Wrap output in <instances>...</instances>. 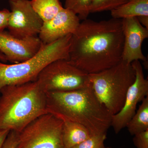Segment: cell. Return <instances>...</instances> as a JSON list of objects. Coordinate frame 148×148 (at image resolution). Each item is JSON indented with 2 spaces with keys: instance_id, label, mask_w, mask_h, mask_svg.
Here are the masks:
<instances>
[{
  "instance_id": "cell-1",
  "label": "cell",
  "mask_w": 148,
  "mask_h": 148,
  "mask_svg": "<svg viewBox=\"0 0 148 148\" xmlns=\"http://www.w3.org/2000/svg\"><path fill=\"white\" fill-rule=\"evenodd\" d=\"M123 44L121 19L87 18L72 34L68 61L86 73H96L121 61Z\"/></svg>"
},
{
  "instance_id": "cell-2",
  "label": "cell",
  "mask_w": 148,
  "mask_h": 148,
  "mask_svg": "<svg viewBox=\"0 0 148 148\" xmlns=\"http://www.w3.org/2000/svg\"><path fill=\"white\" fill-rule=\"evenodd\" d=\"M47 112L62 120L78 123L91 135L107 134L112 115L98 100L91 85L67 91L46 92Z\"/></svg>"
},
{
  "instance_id": "cell-3",
  "label": "cell",
  "mask_w": 148,
  "mask_h": 148,
  "mask_svg": "<svg viewBox=\"0 0 148 148\" xmlns=\"http://www.w3.org/2000/svg\"><path fill=\"white\" fill-rule=\"evenodd\" d=\"M47 113L46 93L37 81L6 86L0 90V130L19 132Z\"/></svg>"
},
{
  "instance_id": "cell-4",
  "label": "cell",
  "mask_w": 148,
  "mask_h": 148,
  "mask_svg": "<svg viewBox=\"0 0 148 148\" xmlns=\"http://www.w3.org/2000/svg\"><path fill=\"white\" fill-rule=\"evenodd\" d=\"M72 34L49 44H43L34 56L27 61L11 64L0 61V90L10 85L36 81L40 73L48 64L60 59L69 60Z\"/></svg>"
},
{
  "instance_id": "cell-5",
  "label": "cell",
  "mask_w": 148,
  "mask_h": 148,
  "mask_svg": "<svg viewBox=\"0 0 148 148\" xmlns=\"http://www.w3.org/2000/svg\"><path fill=\"white\" fill-rule=\"evenodd\" d=\"M89 76L98 100L112 115L118 113L124 105L128 88L135 80L131 64L121 60L113 67Z\"/></svg>"
},
{
  "instance_id": "cell-6",
  "label": "cell",
  "mask_w": 148,
  "mask_h": 148,
  "mask_svg": "<svg viewBox=\"0 0 148 148\" xmlns=\"http://www.w3.org/2000/svg\"><path fill=\"white\" fill-rule=\"evenodd\" d=\"M36 81L46 93L77 90L92 85L89 74L66 59L48 64L40 73Z\"/></svg>"
},
{
  "instance_id": "cell-7",
  "label": "cell",
  "mask_w": 148,
  "mask_h": 148,
  "mask_svg": "<svg viewBox=\"0 0 148 148\" xmlns=\"http://www.w3.org/2000/svg\"><path fill=\"white\" fill-rule=\"evenodd\" d=\"M63 124V120L53 114H44L18 133L16 148H66Z\"/></svg>"
},
{
  "instance_id": "cell-8",
  "label": "cell",
  "mask_w": 148,
  "mask_h": 148,
  "mask_svg": "<svg viewBox=\"0 0 148 148\" xmlns=\"http://www.w3.org/2000/svg\"><path fill=\"white\" fill-rule=\"evenodd\" d=\"M131 65L135 72V81L127 90L121 110L112 116L111 126L116 134L126 127L137 111L138 103L148 96V81L145 78L142 64L140 61H135Z\"/></svg>"
},
{
  "instance_id": "cell-9",
  "label": "cell",
  "mask_w": 148,
  "mask_h": 148,
  "mask_svg": "<svg viewBox=\"0 0 148 148\" xmlns=\"http://www.w3.org/2000/svg\"><path fill=\"white\" fill-rule=\"evenodd\" d=\"M11 11L7 28L19 39L37 37L42 27V19L32 8L29 0L9 1Z\"/></svg>"
},
{
  "instance_id": "cell-10",
  "label": "cell",
  "mask_w": 148,
  "mask_h": 148,
  "mask_svg": "<svg viewBox=\"0 0 148 148\" xmlns=\"http://www.w3.org/2000/svg\"><path fill=\"white\" fill-rule=\"evenodd\" d=\"M124 44L122 60L129 64L133 61L146 62L147 58L142 50V44L148 37V29L138 21L137 17L121 19Z\"/></svg>"
},
{
  "instance_id": "cell-11",
  "label": "cell",
  "mask_w": 148,
  "mask_h": 148,
  "mask_svg": "<svg viewBox=\"0 0 148 148\" xmlns=\"http://www.w3.org/2000/svg\"><path fill=\"white\" fill-rule=\"evenodd\" d=\"M42 43L38 37L19 39L8 32H0V51L7 61L17 64L30 59L38 52Z\"/></svg>"
},
{
  "instance_id": "cell-12",
  "label": "cell",
  "mask_w": 148,
  "mask_h": 148,
  "mask_svg": "<svg viewBox=\"0 0 148 148\" xmlns=\"http://www.w3.org/2000/svg\"><path fill=\"white\" fill-rule=\"evenodd\" d=\"M80 19L71 10L63 8L49 21L43 23L39 38L43 44H49L75 32Z\"/></svg>"
},
{
  "instance_id": "cell-13",
  "label": "cell",
  "mask_w": 148,
  "mask_h": 148,
  "mask_svg": "<svg viewBox=\"0 0 148 148\" xmlns=\"http://www.w3.org/2000/svg\"><path fill=\"white\" fill-rule=\"evenodd\" d=\"M62 139L66 148H71L91 136L87 128L82 125L63 120Z\"/></svg>"
},
{
  "instance_id": "cell-14",
  "label": "cell",
  "mask_w": 148,
  "mask_h": 148,
  "mask_svg": "<svg viewBox=\"0 0 148 148\" xmlns=\"http://www.w3.org/2000/svg\"><path fill=\"white\" fill-rule=\"evenodd\" d=\"M110 12L112 18L116 19L148 16V0H129Z\"/></svg>"
},
{
  "instance_id": "cell-15",
  "label": "cell",
  "mask_w": 148,
  "mask_h": 148,
  "mask_svg": "<svg viewBox=\"0 0 148 148\" xmlns=\"http://www.w3.org/2000/svg\"><path fill=\"white\" fill-rule=\"evenodd\" d=\"M126 127L129 133L134 135L148 130V96L143 101Z\"/></svg>"
},
{
  "instance_id": "cell-16",
  "label": "cell",
  "mask_w": 148,
  "mask_h": 148,
  "mask_svg": "<svg viewBox=\"0 0 148 148\" xmlns=\"http://www.w3.org/2000/svg\"><path fill=\"white\" fill-rule=\"evenodd\" d=\"M30 3L43 22L49 21L64 8L60 0H32Z\"/></svg>"
},
{
  "instance_id": "cell-17",
  "label": "cell",
  "mask_w": 148,
  "mask_h": 148,
  "mask_svg": "<svg viewBox=\"0 0 148 148\" xmlns=\"http://www.w3.org/2000/svg\"><path fill=\"white\" fill-rule=\"evenodd\" d=\"M92 0H65L64 8L71 10L80 20L87 19L90 14V9Z\"/></svg>"
},
{
  "instance_id": "cell-18",
  "label": "cell",
  "mask_w": 148,
  "mask_h": 148,
  "mask_svg": "<svg viewBox=\"0 0 148 148\" xmlns=\"http://www.w3.org/2000/svg\"><path fill=\"white\" fill-rule=\"evenodd\" d=\"M129 0H92L90 5V13L111 11L115 9Z\"/></svg>"
},
{
  "instance_id": "cell-19",
  "label": "cell",
  "mask_w": 148,
  "mask_h": 148,
  "mask_svg": "<svg viewBox=\"0 0 148 148\" xmlns=\"http://www.w3.org/2000/svg\"><path fill=\"white\" fill-rule=\"evenodd\" d=\"M107 134L92 135L71 148H105Z\"/></svg>"
},
{
  "instance_id": "cell-20",
  "label": "cell",
  "mask_w": 148,
  "mask_h": 148,
  "mask_svg": "<svg viewBox=\"0 0 148 148\" xmlns=\"http://www.w3.org/2000/svg\"><path fill=\"white\" fill-rule=\"evenodd\" d=\"M133 143L137 148H148V130L134 135Z\"/></svg>"
},
{
  "instance_id": "cell-21",
  "label": "cell",
  "mask_w": 148,
  "mask_h": 148,
  "mask_svg": "<svg viewBox=\"0 0 148 148\" xmlns=\"http://www.w3.org/2000/svg\"><path fill=\"white\" fill-rule=\"evenodd\" d=\"M18 133L14 131H10L1 148H16L18 143Z\"/></svg>"
},
{
  "instance_id": "cell-22",
  "label": "cell",
  "mask_w": 148,
  "mask_h": 148,
  "mask_svg": "<svg viewBox=\"0 0 148 148\" xmlns=\"http://www.w3.org/2000/svg\"><path fill=\"white\" fill-rule=\"evenodd\" d=\"M10 14V11L7 9L0 10V32L7 28Z\"/></svg>"
},
{
  "instance_id": "cell-23",
  "label": "cell",
  "mask_w": 148,
  "mask_h": 148,
  "mask_svg": "<svg viewBox=\"0 0 148 148\" xmlns=\"http://www.w3.org/2000/svg\"><path fill=\"white\" fill-rule=\"evenodd\" d=\"M10 131L7 130H0V148H1L2 147Z\"/></svg>"
},
{
  "instance_id": "cell-24",
  "label": "cell",
  "mask_w": 148,
  "mask_h": 148,
  "mask_svg": "<svg viewBox=\"0 0 148 148\" xmlns=\"http://www.w3.org/2000/svg\"><path fill=\"white\" fill-rule=\"evenodd\" d=\"M137 17L140 24L148 29V16H142Z\"/></svg>"
},
{
  "instance_id": "cell-25",
  "label": "cell",
  "mask_w": 148,
  "mask_h": 148,
  "mask_svg": "<svg viewBox=\"0 0 148 148\" xmlns=\"http://www.w3.org/2000/svg\"><path fill=\"white\" fill-rule=\"evenodd\" d=\"M0 61L5 63L7 62L5 56L4 55L3 53H2L1 51H0Z\"/></svg>"
},
{
  "instance_id": "cell-26",
  "label": "cell",
  "mask_w": 148,
  "mask_h": 148,
  "mask_svg": "<svg viewBox=\"0 0 148 148\" xmlns=\"http://www.w3.org/2000/svg\"><path fill=\"white\" fill-rule=\"evenodd\" d=\"M9 1H18V0H9Z\"/></svg>"
},
{
  "instance_id": "cell-27",
  "label": "cell",
  "mask_w": 148,
  "mask_h": 148,
  "mask_svg": "<svg viewBox=\"0 0 148 148\" xmlns=\"http://www.w3.org/2000/svg\"><path fill=\"white\" fill-rule=\"evenodd\" d=\"M105 148H112V147H105Z\"/></svg>"
}]
</instances>
